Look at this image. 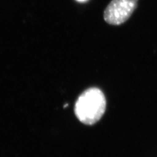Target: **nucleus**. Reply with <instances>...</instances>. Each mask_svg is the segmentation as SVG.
<instances>
[{
    "instance_id": "obj_1",
    "label": "nucleus",
    "mask_w": 157,
    "mask_h": 157,
    "mask_svg": "<svg viewBox=\"0 0 157 157\" xmlns=\"http://www.w3.org/2000/svg\"><path fill=\"white\" fill-rule=\"evenodd\" d=\"M106 100L101 90L93 87L79 96L75 106V113L78 120L86 124L97 123L104 115Z\"/></svg>"
},
{
    "instance_id": "obj_2",
    "label": "nucleus",
    "mask_w": 157,
    "mask_h": 157,
    "mask_svg": "<svg viewBox=\"0 0 157 157\" xmlns=\"http://www.w3.org/2000/svg\"><path fill=\"white\" fill-rule=\"evenodd\" d=\"M139 0H112L104 12L108 24L119 26L126 22L137 7Z\"/></svg>"
},
{
    "instance_id": "obj_3",
    "label": "nucleus",
    "mask_w": 157,
    "mask_h": 157,
    "mask_svg": "<svg viewBox=\"0 0 157 157\" xmlns=\"http://www.w3.org/2000/svg\"><path fill=\"white\" fill-rule=\"evenodd\" d=\"M79 1H86V0H78Z\"/></svg>"
}]
</instances>
